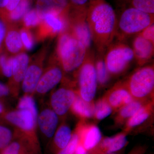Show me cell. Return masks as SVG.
Here are the masks:
<instances>
[{
  "mask_svg": "<svg viewBox=\"0 0 154 154\" xmlns=\"http://www.w3.org/2000/svg\"><path fill=\"white\" fill-rule=\"evenodd\" d=\"M92 41L99 52L106 51L117 33L115 11L105 0H92L86 11Z\"/></svg>",
  "mask_w": 154,
  "mask_h": 154,
  "instance_id": "6da1fadb",
  "label": "cell"
},
{
  "mask_svg": "<svg viewBox=\"0 0 154 154\" xmlns=\"http://www.w3.org/2000/svg\"><path fill=\"white\" fill-rule=\"evenodd\" d=\"M0 119L16 129L17 139L24 141L32 154H41L37 133V117L30 111L25 109L7 110Z\"/></svg>",
  "mask_w": 154,
  "mask_h": 154,
  "instance_id": "7a4b0ae2",
  "label": "cell"
},
{
  "mask_svg": "<svg viewBox=\"0 0 154 154\" xmlns=\"http://www.w3.org/2000/svg\"><path fill=\"white\" fill-rule=\"evenodd\" d=\"M124 82L134 100L143 102L154 100L153 65L141 67Z\"/></svg>",
  "mask_w": 154,
  "mask_h": 154,
  "instance_id": "3957f363",
  "label": "cell"
},
{
  "mask_svg": "<svg viewBox=\"0 0 154 154\" xmlns=\"http://www.w3.org/2000/svg\"><path fill=\"white\" fill-rule=\"evenodd\" d=\"M63 68L66 72H72L80 68L88 55V49L79 41L65 34L61 37L59 45Z\"/></svg>",
  "mask_w": 154,
  "mask_h": 154,
  "instance_id": "277c9868",
  "label": "cell"
},
{
  "mask_svg": "<svg viewBox=\"0 0 154 154\" xmlns=\"http://www.w3.org/2000/svg\"><path fill=\"white\" fill-rule=\"evenodd\" d=\"M106 50L104 60L110 77L123 73L134 58L132 48L121 42L110 45Z\"/></svg>",
  "mask_w": 154,
  "mask_h": 154,
  "instance_id": "5b68a950",
  "label": "cell"
},
{
  "mask_svg": "<svg viewBox=\"0 0 154 154\" xmlns=\"http://www.w3.org/2000/svg\"><path fill=\"white\" fill-rule=\"evenodd\" d=\"M152 24H154V15L130 7L122 14L117 30L119 29L121 35L129 36L139 34Z\"/></svg>",
  "mask_w": 154,
  "mask_h": 154,
  "instance_id": "8992f818",
  "label": "cell"
},
{
  "mask_svg": "<svg viewBox=\"0 0 154 154\" xmlns=\"http://www.w3.org/2000/svg\"><path fill=\"white\" fill-rule=\"evenodd\" d=\"M78 85L77 94L86 102H94L98 82L95 63L90 55H87L79 69Z\"/></svg>",
  "mask_w": 154,
  "mask_h": 154,
  "instance_id": "52a82bcc",
  "label": "cell"
},
{
  "mask_svg": "<svg viewBox=\"0 0 154 154\" xmlns=\"http://www.w3.org/2000/svg\"><path fill=\"white\" fill-rule=\"evenodd\" d=\"M76 95V90L69 87L59 88L51 94L49 106L57 114L60 121L66 119Z\"/></svg>",
  "mask_w": 154,
  "mask_h": 154,
  "instance_id": "ba28073f",
  "label": "cell"
},
{
  "mask_svg": "<svg viewBox=\"0 0 154 154\" xmlns=\"http://www.w3.org/2000/svg\"><path fill=\"white\" fill-rule=\"evenodd\" d=\"M60 122L57 114L48 106H44L38 113L37 127L42 137L50 143Z\"/></svg>",
  "mask_w": 154,
  "mask_h": 154,
  "instance_id": "9c48e42d",
  "label": "cell"
},
{
  "mask_svg": "<svg viewBox=\"0 0 154 154\" xmlns=\"http://www.w3.org/2000/svg\"><path fill=\"white\" fill-rule=\"evenodd\" d=\"M79 136V143L88 151L96 146L102 137V132L96 123L80 120L74 131Z\"/></svg>",
  "mask_w": 154,
  "mask_h": 154,
  "instance_id": "30bf717a",
  "label": "cell"
},
{
  "mask_svg": "<svg viewBox=\"0 0 154 154\" xmlns=\"http://www.w3.org/2000/svg\"><path fill=\"white\" fill-rule=\"evenodd\" d=\"M154 100L144 104L123 126V130L128 134L132 132H139L143 127L152 123L154 116Z\"/></svg>",
  "mask_w": 154,
  "mask_h": 154,
  "instance_id": "8fae6325",
  "label": "cell"
},
{
  "mask_svg": "<svg viewBox=\"0 0 154 154\" xmlns=\"http://www.w3.org/2000/svg\"><path fill=\"white\" fill-rule=\"evenodd\" d=\"M102 97L112 108L114 114L122 107L134 100L124 81L116 84Z\"/></svg>",
  "mask_w": 154,
  "mask_h": 154,
  "instance_id": "7c38bea8",
  "label": "cell"
},
{
  "mask_svg": "<svg viewBox=\"0 0 154 154\" xmlns=\"http://www.w3.org/2000/svg\"><path fill=\"white\" fill-rule=\"evenodd\" d=\"M127 134L122 131L110 137H103L94 149L88 154H105L119 151L128 144Z\"/></svg>",
  "mask_w": 154,
  "mask_h": 154,
  "instance_id": "4fadbf2b",
  "label": "cell"
},
{
  "mask_svg": "<svg viewBox=\"0 0 154 154\" xmlns=\"http://www.w3.org/2000/svg\"><path fill=\"white\" fill-rule=\"evenodd\" d=\"M63 78V73L58 67L52 68L42 75L36 86L35 94L42 96L52 90Z\"/></svg>",
  "mask_w": 154,
  "mask_h": 154,
  "instance_id": "5bb4252c",
  "label": "cell"
},
{
  "mask_svg": "<svg viewBox=\"0 0 154 154\" xmlns=\"http://www.w3.org/2000/svg\"><path fill=\"white\" fill-rule=\"evenodd\" d=\"M154 44L139 34H138L134 39L132 49L134 58L140 66H143L152 57Z\"/></svg>",
  "mask_w": 154,
  "mask_h": 154,
  "instance_id": "9a60e30c",
  "label": "cell"
},
{
  "mask_svg": "<svg viewBox=\"0 0 154 154\" xmlns=\"http://www.w3.org/2000/svg\"><path fill=\"white\" fill-rule=\"evenodd\" d=\"M72 135V131L66 119L60 121L50 143L52 154H55L66 146L71 139Z\"/></svg>",
  "mask_w": 154,
  "mask_h": 154,
  "instance_id": "2e32d148",
  "label": "cell"
},
{
  "mask_svg": "<svg viewBox=\"0 0 154 154\" xmlns=\"http://www.w3.org/2000/svg\"><path fill=\"white\" fill-rule=\"evenodd\" d=\"M67 2V0H38L36 11L40 19L48 14L57 16L66 8Z\"/></svg>",
  "mask_w": 154,
  "mask_h": 154,
  "instance_id": "e0dca14e",
  "label": "cell"
},
{
  "mask_svg": "<svg viewBox=\"0 0 154 154\" xmlns=\"http://www.w3.org/2000/svg\"><path fill=\"white\" fill-rule=\"evenodd\" d=\"M42 75V69L38 66L33 65L28 67L22 81V90L24 94L33 96Z\"/></svg>",
  "mask_w": 154,
  "mask_h": 154,
  "instance_id": "ac0fdd59",
  "label": "cell"
},
{
  "mask_svg": "<svg viewBox=\"0 0 154 154\" xmlns=\"http://www.w3.org/2000/svg\"><path fill=\"white\" fill-rule=\"evenodd\" d=\"M70 111L80 120L88 121L94 117V101L86 102L77 94Z\"/></svg>",
  "mask_w": 154,
  "mask_h": 154,
  "instance_id": "d6986e66",
  "label": "cell"
},
{
  "mask_svg": "<svg viewBox=\"0 0 154 154\" xmlns=\"http://www.w3.org/2000/svg\"><path fill=\"white\" fill-rule=\"evenodd\" d=\"M147 102L134 100L122 107L115 113L114 126L116 127H123L128 119L131 118L144 104Z\"/></svg>",
  "mask_w": 154,
  "mask_h": 154,
  "instance_id": "ffe728a7",
  "label": "cell"
},
{
  "mask_svg": "<svg viewBox=\"0 0 154 154\" xmlns=\"http://www.w3.org/2000/svg\"><path fill=\"white\" fill-rule=\"evenodd\" d=\"M74 31V37L82 42L87 49H89L91 47L92 38L91 30L86 20V14L75 25Z\"/></svg>",
  "mask_w": 154,
  "mask_h": 154,
  "instance_id": "44dd1931",
  "label": "cell"
},
{
  "mask_svg": "<svg viewBox=\"0 0 154 154\" xmlns=\"http://www.w3.org/2000/svg\"><path fill=\"white\" fill-rule=\"evenodd\" d=\"M29 58L25 54H21L14 58L13 80L16 84L22 82L28 68Z\"/></svg>",
  "mask_w": 154,
  "mask_h": 154,
  "instance_id": "7402d4cb",
  "label": "cell"
},
{
  "mask_svg": "<svg viewBox=\"0 0 154 154\" xmlns=\"http://www.w3.org/2000/svg\"><path fill=\"white\" fill-rule=\"evenodd\" d=\"M112 113L113 109L103 97L94 102L93 119L96 122L106 118Z\"/></svg>",
  "mask_w": 154,
  "mask_h": 154,
  "instance_id": "603a6c76",
  "label": "cell"
},
{
  "mask_svg": "<svg viewBox=\"0 0 154 154\" xmlns=\"http://www.w3.org/2000/svg\"><path fill=\"white\" fill-rule=\"evenodd\" d=\"M0 154H33L26 143L16 139L0 151Z\"/></svg>",
  "mask_w": 154,
  "mask_h": 154,
  "instance_id": "cb8c5ba5",
  "label": "cell"
},
{
  "mask_svg": "<svg viewBox=\"0 0 154 154\" xmlns=\"http://www.w3.org/2000/svg\"><path fill=\"white\" fill-rule=\"evenodd\" d=\"M17 137V131L5 125L0 124V151Z\"/></svg>",
  "mask_w": 154,
  "mask_h": 154,
  "instance_id": "d4e9b609",
  "label": "cell"
},
{
  "mask_svg": "<svg viewBox=\"0 0 154 154\" xmlns=\"http://www.w3.org/2000/svg\"><path fill=\"white\" fill-rule=\"evenodd\" d=\"M94 63L98 85L101 87H104L109 82L110 77L105 62L102 59H99Z\"/></svg>",
  "mask_w": 154,
  "mask_h": 154,
  "instance_id": "484cf974",
  "label": "cell"
},
{
  "mask_svg": "<svg viewBox=\"0 0 154 154\" xmlns=\"http://www.w3.org/2000/svg\"><path fill=\"white\" fill-rule=\"evenodd\" d=\"M6 47L12 53L18 52L22 47V38L17 31H9L5 38Z\"/></svg>",
  "mask_w": 154,
  "mask_h": 154,
  "instance_id": "4316f807",
  "label": "cell"
},
{
  "mask_svg": "<svg viewBox=\"0 0 154 154\" xmlns=\"http://www.w3.org/2000/svg\"><path fill=\"white\" fill-rule=\"evenodd\" d=\"M17 109L29 110L35 116L38 117V109L33 96L32 95L24 94L18 101Z\"/></svg>",
  "mask_w": 154,
  "mask_h": 154,
  "instance_id": "83f0119b",
  "label": "cell"
},
{
  "mask_svg": "<svg viewBox=\"0 0 154 154\" xmlns=\"http://www.w3.org/2000/svg\"><path fill=\"white\" fill-rule=\"evenodd\" d=\"M131 7L147 14L154 15V0H130Z\"/></svg>",
  "mask_w": 154,
  "mask_h": 154,
  "instance_id": "f1b7e54d",
  "label": "cell"
},
{
  "mask_svg": "<svg viewBox=\"0 0 154 154\" xmlns=\"http://www.w3.org/2000/svg\"><path fill=\"white\" fill-rule=\"evenodd\" d=\"M14 58H7L5 55L0 56V70L3 75L10 78L13 75Z\"/></svg>",
  "mask_w": 154,
  "mask_h": 154,
  "instance_id": "f546056e",
  "label": "cell"
},
{
  "mask_svg": "<svg viewBox=\"0 0 154 154\" xmlns=\"http://www.w3.org/2000/svg\"><path fill=\"white\" fill-rule=\"evenodd\" d=\"M29 5V3L27 0L21 1L16 8L11 11L10 15L11 19L14 20L20 19L28 11Z\"/></svg>",
  "mask_w": 154,
  "mask_h": 154,
  "instance_id": "4dcf8cb0",
  "label": "cell"
},
{
  "mask_svg": "<svg viewBox=\"0 0 154 154\" xmlns=\"http://www.w3.org/2000/svg\"><path fill=\"white\" fill-rule=\"evenodd\" d=\"M79 136L75 132L72 131L71 139L66 146L59 151L55 154H73L77 146L79 143Z\"/></svg>",
  "mask_w": 154,
  "mask_h": 154,
  "instance_id": "1f68e13d",
  "label": "cell"
},
{
  "mask_svg": "<svg viewBox=\"0 0 154 154\" xmlns=\"http://www.w3.org/2000/svg\"><path fill=\"white\" fill-rule=\"evenodd\" d=\"M45 19L48 24L53 29L55 32L60 31L63 28V22L56 15L48 14Z\"/></svg>",
  "mask_w": 154,
  "mask_h": 154,
  "instance_id": "d6a6232c",
  "label": "cell"
},
{
  "mask_svg": "<svg viewBox=\"0 0 154 154\" xmlns=\"http://www.w3.org/2000/svg\"><path fill=\"white\" fill-rule=\"evenodd\" d=\"M40 19L37 11L33 10L25 15L24 21L27 26H34L38 24Z\"/></svg>",
  "mask_w": 154,
  "mask_h": 154,
  "instance_id": "836d02e7",
  "label": "cell"
},
{
  "mask_svg": "<svg viewBox=\"0 0 154 154\" xmlns=\"http://www.w3.org/2000/svg\"><path fill=\"white\" fill-rule=\"evenodd\" d=\"M144 38L154 43V25L152 24L139 33Z\"/></svg>",
  "mask_w": 154,
  "mask_h": 154,
  "instance_id": "e575fe53",
  "label": "cell"
},
{
  "mask_svg": "<svg viewBox=\"0 0 154 154\" xmlns=\"http://www.w3.org/2000/svg\"><path fill=\"white\" fill-rule=\"evenodd\" d=\"M11 94V91L8 86L0 82V100L8 97Z\"/></svg>",
  "mask_w": 154,
  "mask_h": 154,
  "instance_id": "d590c367",
  "label": "cell"
},
{
  "mask_svg": "<svg viewBox=\"0 0 154 154\" xmlns=\"http://www.w3.org/2000/svg\"><path fill=\"white\" fill-rule=\"evenodd\" d=\"M147 149V147L146 145L136 146L128 154H145Z\"/></svg>",
  "mask_w": 154,
  "mask_h": 154,
  "instance_id": "8d00e7d4",
  "label": "cell"
},
{
  "mask_svg": "<svg viewBox=\"0 0 154 154\" xmlns=\"http://www.w3.org/2000/svg\"><path fill=\"white\" fill-rule=\"evenodd\" d=\"M21 38L23 43L28 49H30L32 48L33 44L26 32H23L21 35Z\"/></svg>",
  "mask_w": 154,
  "mask_h": 154,
  "instance_id": "74e56055",
  "label": "cell"
},
{
  "mask_svg": "<svg viewBox=\"0 0 154 154\" xmlns=\"http://www.w3.org/2000/svg\"><path fill=\"white\" fill-rule=\"evenodd\" d=\"M21 0H8V4L6 6L7 9L9 11H12L18 5Z\"/></svg>",
  "mask_w": 154,
  "mask_h": 154,
  "instance_id": "f35d334b",
  "label": "cell"
},
{
  "mask_svg": "<svg viewBox=\"0 0 154 154\" xmlns=\"http://www.w3.org/2000/svg\"><path fill=\"white\" fill-rule=\"evenodd\" d=\"M5 34V28L4 23L0 20V48Z\"/></svg>",
  "mask_w": 154,
  "mask_h": 154,
  "instance_id": "ab89813d",
  "label": "cell"
},
{
  "mask_svg": "<svg viewBox=\"0 0 154 154\" xmlns=\"http://www.w3.org/2000/svg\"><path fill=\"white\" fill-rule=\"evenodd\" d=\"M88 151L79 143L73 154H88Z\"/></svg>",
  "mask_w": 154,
  "mask_h": 154,
  "instance_id": "60d3db41",
  "label": "cell"
},
{
  "mask_svg": "<svg viewBox=\"0 0 154 154\" xmlns=\"http://www.w3.org/2000/svg\"><path fill=\"white\" fill-rule=\"evenodd\" d=\"M73 3L78 6H83L89 5V4L92 0H71Z\"/></svg>",
  "mask_w": 154,
  "mask_h": 154,
  "instance_id": "b9f144b4",
  "label": "cell"
},
{
  "mask_svg": "<svg viewBox=\"0 0 154 154\" xmlns=\"http://www.w3.org/2000/svg\"><path fill=\"white\" fill-rule=\"evenodd\" d=\"M7 111V110H6L4 104L2 102V101L0 100V119Z\"/></svg>",
  "mask_w": 154,
  "mask_h": 154,
  "instance_id": "7bdbcfd3",
  "label": "cell"
},
{
  "mask_svg": "<svg viewBox=\"0 0 154 154\" xmlns=\"http://www.w3.org/2000/svg\"><path fill=\"white\" fill-rule=\"evenodd\" d=\"M8 0H0V8L5 7L8 4Z\"/></svg>",
  "mask_w": 154,
  "mask_h": 154,
  "instance_id": "ee69618b",
  "label": "cell"
},
{
  "mask_svg": "<svg viewBox=\"0 0 154 154\" xmlns=\"http://www.w3.org/2000/svg\"><path fill=\"white\" fill-rule=\"evenodd\" d=\"M124 149H122L119 151L114 152L110 153H107L105 154H123L124 151Z\"/></svg>",
  "mask_w": 154,
  "mask_h": 154,
  "instance_id": "f6af8a7d",
  "label": "cell"
}]
</instances>
